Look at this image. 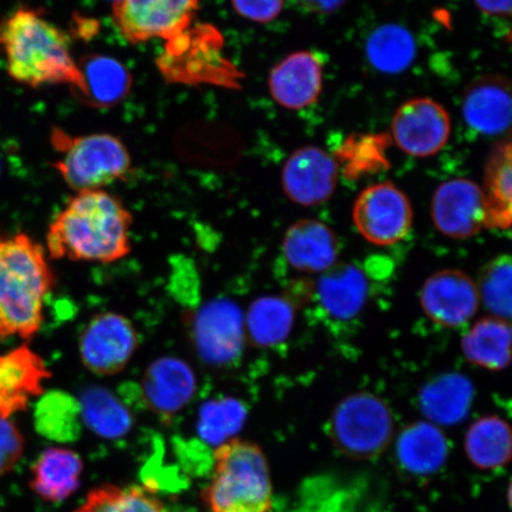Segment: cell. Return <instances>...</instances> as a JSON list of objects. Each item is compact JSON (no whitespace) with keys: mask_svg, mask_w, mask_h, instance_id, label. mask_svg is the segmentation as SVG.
<instances>
[{"mask_svg":"<svg viewBox=\"0 0 512 512\" xmlns=\"http://www.w3.org/2000/svg\"><path fill=\"white\" fill-rule=\"evenodd\" d=\"M113 2H114V0H113Z\"/></svg>","mask_w":512,"mask_h":512,"instance_id":"ab89813d","label":"cell"},{"mask_svg":"<svg viewBox=\"0 0 512 512\" xmlns=\"http://www.w3.org/2000/svg\"><path fill=\"white\" fill-rule=\"evenodd\" d=\"M477 8L489 15H510L511 0H475Z\"/></svg>","mask_w":512,"mask_h":512,"instance_id":"8d00e7d4","label":"cell"},{"mask_svg":"<svg viewBox=\"0 0 512 512\" xmlns=\"http://www.w3.org/2000/svg\"><path fill=\"white\" fill-rule=\"evenodd\" d=\"M313 293L325 313L349 322L360 315L368 302L369 281L361 267L337 262L320 274Z\"/></svg>","mask_w":512,"mask_h":512,"instance_id":"d6986e66","label":"cell"},{"mask_svg":"<svg viewBox=\"0 0 512 512\" xmlns=\"http://www.w3.org/2000/svg\"><path fill=\"white\" fill-rule=\"evenodd\" d=\"M80 411L87 427L99 437L120 438L131 430V413L106 389L86 390L81 398Z\"/></svg>","mask_w":512,"mask_h":512,"instance_id":"4dcf8cb0","label":"cell"},{"mask_svg":"<svg viewBox=\"0 0 512 512\" xmlns=\"http://www.w3.org/2000/svg\"><path fill=\"white\" fill-rule=\"evenodd\" d=\"M74 512H170L156 492L145 486L104 484L88 492Z\"/></svg>","mask_w":512,"mask_h":512,"instance_id":"f546056e","label":"cell"},{"mask_svg":"<svg viewBox=\"0 0 512 512\" xmlns=\"http://www.w3.org/2000/svg\"><path fill=\"white\" fill-rule=\"evenodd\" d=\"M0 50L10 78L21 85H69L82 94L81 70L72 55L70 38L41 11L19 8L3 18Z\"/></svg>","mask_w":512,"mask_h":512,"instance_id":"7a4b0ae2","label":"cell"},{"mask_svg":"<svg viewBox=\"0 0 512 512\" xmlns=\"http://www.w3.org/2000/svg\"><path fill=\"white\" fill-rule=\"evenodd\" d=\"M196 376L187 362L163 357L151 363L143 377L146 405L163 419L181 412L194 398Z\"/></svg>","mask_w":512,"mask_h":512,"instance_id":"e0dca14e","label":"cell"},{"mask_svg":"<svg viewBox=\"0 0 512 512\" xmlns=\"http://www.w3.org/2000/svg\"><path fill=\"white\" fill-rule=\"evenodd\" d=\"M512 265L508 254L497 256L479 272L476 281L480 304L491 316L509 320L511 318Z\"/></svg>","mask_w":512,"mask_h":512,"instance_id":"1f68e13d","label":"cell"},{"mask_svg":"<svg viewBox=\"0 0 512 512\" xmlns=\"http://www.w3.org/2000/svg\"><path fill=\"white\" fill-rule=\"evenodd\" d=\"M396 451L407 470L427 473L444 464L448 444L439 426L430 421H420L401 432Z\"/></svg>","mask_w":512,"mask_h":512,"instance_id":"83f0119b","label":"cell"},{"mask_svg":"<svg viewBox=\"0 0 512 512\" xmlns=\"http://www.w3.org/2000/svg\"><path fill=\"white\" fill-rule=\"evenodd\" d=\"M297 2L307 10L320 12V14H330V12L341 8L345 0H297Z\"/></svg>","mask_w":512,"mask_h":512,"instance_id":"74e56055","label":"cell"},{"mask_svg":"<svg viewBox=\"0 0 512 512\" xmlns=\"http://www.w3.org/2000/svg\"><path fill=\"white\" fill-rule=\"evenodd\" d=\"M23 453V434L14 422L0 418V476L14 470Z\"/></svg>","mask_w":512,"mask_h":512,"instance_id":"e575fe53","label":"cell"},{"mask_svg":"<svg viewBox=\"0 0 512 512\" xmlns=\"http://www.w3.org/2000/svg\"><path fill=\"white\" fill-rule=\"evenodd\" d=\"M246 408L238 400L226 399L208 402L198 420V433L217 446L233 439L246 421Z\"/></svg>","mask_w":512,"mask_h":512,"instance_id":"d6a6232c","label":"cell"},{"mask_svg":"<svg viewBox=\"0 0 512 512\" xmlns=\"http://www.w3.org/2000/svg\"><path fill=\"white\" fill-rule=\"evenodd\" d=\"M85 463L78 452L67 447H49L31 467L29 486L48 503H62L80 489Z\"/></svg>","mask_w":512,"mask_h":512,"instance_id":"ffe728a7","label":"cell"},{"mask_svg":"<svg viewBox=\"0 0 512 512\" xmlns=\"http://www.w3.org/2000/svg\"><path fill=\"white\" fill-rule=\"evenodd\" d=\"M198 354L210 364H227L241 355L245 344V318L238 306L215 302L198 312L194 324Z\"/></svg>","mask_w":512,"mask_h":512,"instance_id":"9a60e30c","label":"cell"},{"mask_svg":"<svg viewBox=\"0 0 512 512\" xmlns=\"http://www.w3.org/2000/svg\"><path fill=\"white\" fill-rule=\"evenodd\" d=\"M475 393L469 377L459 373L441 374L421 388L420 409L434 425L458 424L469 414Z\"/></svg>","mask_w":512,"mask_h":512,"instance_id":"7402d4cb","label":"cell"},{"mask_svg":"<svg viewBox=\"0 0 512 512\" xmlns=\"http://www.w3.org/2000/svg\"><path fill=\"white\" fill-rule=\"evenodd\" d=\"M431 215L435 228L446 238L471 239L488 221L484 191L470 179H451L435 190Z\"/></svg>","mask_w":512,"mask_h":512,"instance_id":"30bf717a","label":"cell"},{"mask_svg":"<svg viewBox=\"0 0 512 512\" xmlns=\"http://www.w3.org/2000/svg\"><path fill=\"white\" fill-rule=\"evenodd\" d=\"M50 377L46 362L28 345L0 355V418L27 411L32 400L46 393Z\"/></svg>","mask_w":512,"mask_h":512,"instance_id":"4fadbf2b","label":"cell"},{"mask_svg":"<svg viewBox=\"0 0 512 512\" xmlns=\"http://www.w3.org/2000/svg\"><path fill=\"white\" fill-rule=\"evenodd\" d=\"M419 299L426 317L448 329L469 323L480 306L476 281L459 270L432 274L422 285Z\"/></svg>","mask_w":512,"mask_h":512,"instance_id":"7c38bea8","label":"cell"},{"mask_svg":"<svg viewBox=\"0 0 512 512\" xmlns=\"http://www.w3.org/2000/svg\"><path fill=\"white\" fill-rule=\"evenodd\" d=\"M51 143L60 153L55 168L76 192L102 190L131 174L132 159L126 146L108 133L69 136L56 130Z\"/></svg>","mask_w":512,"mask_h":512,"instance_id":"5b68a950","label":"cell"},{"mask_svg":"<svg viewBox=\"0 0 512 512\" xmlns=\"http://www.w3.org/2000/svg\"><path fill=\"white\" fill-rule=\"evenodd\" d=\"M238 14L249 21L268 23L280 15L284 0H232Z\"/></svg>","mask_w":512,"mask_h":512,"instance_id":"d590c367","label":"cell"},{"mask_svg":"<svg viewBox=\"0 0 512 512\" xmlns=\"http://www.w3.org/2000/svg\"><path fill=\"white\" fill-rule=\"evenodd\" d=\"M67 401L59 395L44 396L37 403L35 426L44 437L62 440L67 438Z\"/></svg>","mask_w":512,"mask_h":512,"instance_id":"836d02e7","label":"cell"},{"mask_svg":"<svg viewBox=\"0 0 512 512\" xmlns=\"http://www.w3.org/2000/svg\"><path fill=\"white\" fill-rule=\"evenodd\" d=\"M352 220L363 239L388 247L405 240L411 232L413 208L405 192L393 183H379L357 197Z\"/></svg>","mask_w":512,"mask_h":512,"instance_id":"ba28073f","label":"cell"},{"mask_svg":"<svg viewBox=\"0 0 512 512\" xmlns=\"http://www.w3.org/2000/svg\"><path fill=\"white\" fill-rule=\"evenodd\" d=\"M511 143L499 144L485 168L484 196L488 221L486 227L508 230L512 217Z\"/></svg>","mask_w":512,"mask_h":512,"instance_id":"4316f807","label":"cell"},{"mask_svg":"<svg viewBox=\"0 0 512 512\" xmlns=\"http://www.w3.org/2000/svg\"><path fill=\"white\" fill-rule=\"evenodd\" d=\"M392 133L395 144L407 155L431 157L450 139V114L432 99H413L396 111Z\"/></svg>","mask_w":512,"mask_h":512,"instance_id":"8fae6325","label":"cell"},{"mask_svg":"<svg viewBox=\"0 0 512 512\" xmlns=\"http://www.w3.org/2000/svg\"><path fill=\"white\" fill-rule=\"evenodd\" d=\"M133 216L119 197L102 190L76 192L47 233L51 259L112 264L132 251Z\"/></svg>","mask_w":512,"mask_h":512,"instance_id":"6da1fadb","label":"cell"},{"mask_svg":"<svg viewBox=\"0 0 512 512\" xmlns=\"http://www.w3.org/2000/svg\"><path fill=\"white\" fill-rule=\"evenodd\" d=\"M464 450L477 469H502L511 460L512 434L507 421L498 415L477 419L466 431Z\"/></svg>","mask_w":512,"mask_h":512,"instance_id":"cb8c5ba5","label":"cell"},{"mask_svg":"<svg viewBox=\"0 0 512 512\" xmlns=\"http://www.w3.org/2000/svg\"><path fill=\"white\" fill-rule=\"evenodd\" d=\"M366 53L371 66L383 74H400L412 66L416 42L412 32L399 24H386L368 37Z\"/></svg>","mask_w":512,"mask_h":512,"instance_id":"f1b7e54d","label":"cell"},{"mask_svg":"<svg viewBox=\"0 0 512 512\" xmlns=\"http://www.w3.org/2000/svg\"><path fill=\"white\" fill-rule=\"evenodd\" d=\"M139 345L133 323L117 312H102L89 320L79 339L83 366L99 376L121 373L131 362Z\"/></svg>","mask_w":512,"mask_h":512,"instance_id":"9c48e42d","label":"cell"},{"mask_svg":"<svg viewBox=\"0 0 512 512\" xmlns=\"http://www.w3.org/2000/svg\"><path fill=\"white\" fill-rule=\"evenodd\" d=\"M0 341H2V338H0Z\"/></svg>","mask_w":512,"mask_h":512,"instance_id":"f35d334b","label":"cell"},{"mask_svg":"<svg viewBox=\"0 0 512 512\" xmlns=\"http://www.w3.org/2000/svg\"><path fill=\"white\" fill-rule=\"evenodd\" d=\"M296 320V306L287 297L256 299L245 317L246 337L255 347L271 348L290 337Z\"/></svg>","mask_w":512,"mask_h":512,"instance_id":"484cf974","label":"cell"},{"mask_svg":"<svg viewBox=\"0 0 512 512\" xmlns=\"http://www.w3.org/2000/svg\"><path fill=\"white\" fill-rule=\"evenodd\" d=\"M337 178L336 160L319 147L306 146L287 159L281 182L292 202L312 207L330 200Z\"/></svg>","mask_w":512,"mask_h":512,"instance_id":"5bb4252c","label":"cell"},{"mask_svg":"<svg viewBox=\"0 0 512 512\" xmlns=\"http://www.w3.org/2000/svg\"><path fill=\"white\" fill-rule=\"evenodd\" d=\"M268 88L277 104L303 110L318 100L323 89V64L311 51H298L275 66Z\"/></svg>","mask_w":512,"mask_h":512,"instance_id":"2e32d148","label":"cell"},{"mask_svg":"<svg viewBox=\"0 0 512 512\" xmlns=\"http://www.w3.org/2000/svg\"><path fill=\"white\" fill-rule=\"evenodd\" d=\"M83 81L80 96L89 105L110 107L119 104L130 93L132 78L123 63L105 55L86 57L79 64Z\"/></svg>","mask_w":512,"mask_h":512,"instance_id":"d4e9b609","label":"cell"},{"mask_svg":"<svg viewBox=\"0 0 512 512\" xmlns=\"http://www.w3.org/2000/svg\"><path fill=\"white\" fill-rule=\"evenodd\" d=\"M467 361L491 371L507 369L511 361L509 320L489 316L477 320L460 342Z\"/></svg>","mask_w":512,"mask_h":512,"instance_id":"603a6c76","label":"cell"},{"mask_svg":"<svg viewBox=\"0 0 512 512\" xmlns=\"http://www.w3.org/2000/svg\"><path fill=\"white\" fill-rule=\"evenodd\" d=\"M511 105L509 82L498 76H486L467 88L463 102L464 119L472 130L497 136L510 127Z\"/></svg>","mask_w":512,"mask_h":512,"instance_id":"44dd1931","label":"cell"},{"mask_svg":"<svg viewBox=\"0 0 512 512\" xmlns=\"http://www.w3.org/2000/svg\"><path fill=\"white\" fill-rule=\"evenodd\" d=\"M283 254L294 270L323 274L338 262L339 243L328 224L315 219L294 222L284 235Z\"/></svg>","mask_w":512,"mask_h":512,"instance_id":"ac0fdd59","label":"cell"},{"mask_svg":"<svg viewBox=\"0 0 512 512\" xmlns=\"http://www.w3.org/2000/svg\"><path fill=\"white\" fill-rule=\"evenodd\" d=\"M201 0H114L113 22L132 44L174 41L190 27Z\"/></svg>","mask_w":512,"mask_h":512,"instance_id":"52a82bcc","label":"cell"},{"mask_svg":"<svg viewBox=\"0 0 512 512\" xmlns=\"http://www.w3.org/2000/svg\"><path fill=\"white\" fill-rule=\"evenodd\" d=\"M202 501L210 512H271L272 473L262 448L240 438L217 446Z\"/></svg>","mask_w":512,"mask_h":512,"instance_id":"277c9868","label":"cell"},{"mask_svg":"<svg viewBox=\"0 0 512 512\" xmlns=\"http://www.w3.org/2000/svg\"><path fill=\"white\" fill-rule=\"evenodd\" d=\"M394 415L387 402L369 392L352 393L332 411V443L345 456L366 460L379 457L393 439Z\"/></svg>","mask_w":512,"mask_h":512,"instance_id":"8992f818","label":"cell"},{"mask_svg":"<svg viewBox=\"0 0 512 512\" xmlns=\"http://www.w3.org/2000/svg\"><path fill=\"white\" fill-rule=\"evenodd\" d=\"M55 275L44 248L29 235H0V338L40 331Z\"/></svg>","mask_w":512,"mask_h":512,"instance_id":"3957f363","label":"cell"}]
</instances>
